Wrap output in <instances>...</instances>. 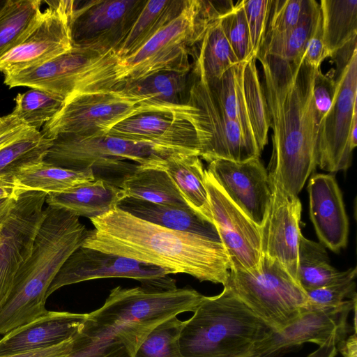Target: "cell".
Instances as JSON below:
<instances>
[{"instance_id":"cell-1","label":"cell","mask_w":357,"mask_h":357,"mask_svg":"<svg viewBox=\"0 0 357 357\" xmlns=\"http://www.w3.org/2000/svg\"><path fill=\"white\" fill-rule=\"evenodd\" d=\"M272 128L271 181L297 197L317 167L319 121L313 100L317 68L303 58L287 61L259 54Z\"/></svg>"},{"instance_id":"cell-2","label":"cell","mask_w":357,"mask_h":357,"mask_svg":"<svg viewBox=\"0 0 357 357\" xmlns=\"http://www.w3.org/2000/svg\"><path fill=\"white\" fill-rule=\"evenodd\" d=\"M82 247L185 273L201 282L224 285L230 266L222 243L169 229L139 219L117 207L90 219Z\"/></svg>"},{"instance_id":"cell-3","label":"cell","mask_w":357,"mask_h":357,"mask_svg":"<svg viewBox=\"0 0 357 357\" xmlns=\"http://www.w3.org/2000/svg\"><path fill=\"white\" fill-rule=\"evenodd\" d=\"M204 297L190 288L118 286L100 308L86 314L65 357H135L157 326L181 313L194 312Z\"/></svg>"},{"instance_id":"cell-4","label":"cell","mask_w":357,"mask_h":357,"mask_svg":"<svg viewBox=\"0 0 357 357\" xmlns=\"http://www.w3.org/2000/svg\"><path fill=\"white\" fill-rule=\"evenodd\" d=\"M88 229L79 217L47 206L31 252L16 275L11 291L0 307V334L44 315L47 293L68 257L80 248Z\"/></svg>"},{"instance_id":"cell-5","label":"cell","mask_w":357,"mask_h":357,"mask_svg":"<svg viewBox=\"0 0 357 357\" xmlns=\"http://www.w3.org/2000/svg\"><path fill=\"white\" fill-rule=\"evenodd\" d=\"M234 6L231 0H185L174 19L136 52L120 59L115 89L159 72L190 73V58L207 29Z\"/></svg>"},{"instance_id":"cell-6","label":"cell","mask_w":357,"mask_h":357,"mask_svg":"<svg viewBox=\"0 0 357 357\" xmlns=\"http://www.w3.org/2000/svg\"><path fill=\"white\" fill-rule=\"evenodd\" d=\"M276 333L224 287L218 295L204 296L185 320L180 350L183 357H232Z\"/></svg>"},{"instance_id":"cell-7","label":"cell","mask_w":357,"mask_h":357,"mask_svg":"<svg viewBox=\"0 0 357 357\" xmlns=\"http://www.w3.org/2000/svg\"><path fill=\"white\" fill-rule=\"evenodd\" d=\"M120 57L115 50L75 47L40 65L4 75L9 88L26 86L66 99L73 93L115 89Z\"/></svg>"},{"instance_id":"cell-8","label":"cell","mask_w":357,"mask_h":357,"mask_svg":"<svg viewBox=\"0 0 357 357\" xmlns=\"http://www.w3.org/2000/svg\"><path fill=\"white\" fill-rule=\"evenodd\" d=\"M223 286L279 333L298 319L307 302L305 291L282 265L264 255L254 268L229 270Z\"/></svg>"},{"instance_id":"cell-9","label":"cell","mask_w":357,"mask_h":357,"mask_svg":"<svg viewBox=\"0 0 357 357\" xmlns=\"http://www.w3.org/2000/svg\"><path fill=\"white\" fill-rule=\"evenodd\" d=\"M150 112L174 113L189 119L185 112L153 105L113 89L70 95L40 132L52 139L63 135L107 134L119 123Z\"/></svg>"},{"instance_id":"cell-10","label":"cell","mask_w":357,"mask_h":357,"mask_svg":"<svg viewBox=\"0 0 357 357\" xmlns=\"http://www.w3.org/2000/svg\"><path fill=\"white\" fill-rule=\"evenodd\" d=\"M175 151H178L109 134L63 135L53 139L44 160L75 170L120 169L126 165L123 160L134 161L141 167L157 168L167 155Z\"/></svg>"},{"instance_id":"cell-11","label":"cell","mask_w":357,"mask_h":357,"mask_svg":"<svg viewBox=\"0 0 357 357\" xmlns=\"http://www.w3.org/2000/svg\"><path fill=\"white\" fill-rule=\"evenodd\" d=\"M256 61L254 57L238 63L211 81L194 75L205 83L225 113L241 126L248 142L261 153L268 142L271 119Z\"/></svg>"},{"instance_id":"cell-12","label":"cell","mask_w":357,"mask_h":357,"mask_svg":"<svg viewBox=\"0 0 357 357\" xmlns=\"http://www.w3.org/2000/svg\"><path fill=\"white\" fill-rule=\"evenodd\" d=\"M187 104L194 108L190 123L197 134L199 157L208 163L218 159L244 162L259 157L241 126L229 118L205 83L191 71Z\"/></svg>"},{"instance_id":"cell-13","label":"cell","mask_w":357,"mask_h":357,"mask_svg":"<svg viewBox=\"0 0 357 357\" xmlns=\"http://www.w3.org/2000/svg\"><path fill=\"white\" fill-rule=\"evenodd\" d=\"M31 25L7 51L0 55V72L15 73L46 62L73 47L70 20L75 1H45Z\"/></svg>"},{"instance_id":"cell-14","label":"cell","mask_w":357,"mask_h":357,"mask_svg":"<svg viewBox=\"0 0 357 357\" xmlns=\"http://www.w3.org/2000/svg\"><path fill=\"white\" fill-rule=\"evenodd\" d=\"M333 104L319 126L317 166L335 173L351 165L349 134L357 119V51L336 77Z\"/></svg>"},{"instance_id":"cell-15","label":"cell","mask_w":357,"mask_h":357,"mask_svg":"<svg viewBox=\"0 0 357 357\" xmlns=\"http://www.w3.org/2000/svg\"><path fill=\"white\" fill-rule=\"evenodd\" d=\"M165 268L131 259L81 246L63 264L51 283L47 297L66 285L91 280L123 278L139 281L157 290L177 288L176 280Z\"/></svg>"},{"instance_id":"cell-16","label":"cell","mask_w":357,"mask_h":357,"mask_svg":"<svg viewBox=\"0 0 357 357\" xmlns=\"http://www.w3.org/2000/svg\"><path fill=\"white\" fill-rule=\"evenodd\" d=\"M47 194L22 191L1 226L0 307L13 288L17 273L29 258L45 215Z\"/></svg>"},{"instance_id":"cell-17","label":"cell","mask_w":357,"mask_h":357,"mask_svg":"<svg viewBox=\"0 0 357 357\" xmlns=\"http://www.w3.org/2000/svg\"><path fill=\"white\" fill-rule=\"evenodd\" d=\"M146 1L92 0L76 6L70 20L73 46L116 50Z\"/></svg>"},{"instance_id":"cell-18","label":"cell","mask_w":357,"mask_h":357,"mask_svg":"<svg viewBox=\"0 0 357 357\" xmlns=\"http://www.w3.org/2000/svg\"><path fill=\"white\" fill-rule=\"evenodd\" d=\"M204 172L213 222L226 250L230 270L247 271L258 266L262 256L260 228L227 196L206 169Z\"/></svg>"},{"instance_id":"cell-19","label":"cell","mask_w":357,"mask_h":357,"mask_svg":"<svg viewBox=\"0 0 357 357\" xmlns=\"http://www.w3.org/2000/svg\"><path fill=\"white\" fill-rule=\"evenodd\" d=\"M206 170L227 196L261 227L270 206L271 188L259 157L244 162L218 159L209 162Z\"/></svg>"},{"instance_id":"cell-20","label":"cell","mask_w":357,"mask_h":357,"mask_svg":"<svg viewBox=\"0 0 357 357\" xmlns=\"http://www.w3.org/2000/svg\"><path fill=\"white\" fill-rule=\"evenodd\" d=\"M271 199L261 232V252L279 261L298 282L301 203L271 181Z\"/></svg>"},{"instance_id":"cell-21","label":"cell","mask_w":357,"mask_h":357,"mask_svg":"<svg viewBox=\"0 0 357 357\" xmlns=\"http://www.w3.org/2000/svg\"><path fill=\"white\" fill-rule=\"evenodd\" d=\"M109 135L199 156L197 132L189 120L169 112H150L127 119L114 126Z\"/></svg>"},{"instance_id":"cell-22","label":"cell","mask_w":357,"mask_h":357,"mask_svg":"<svg viewBox=\"0 0 357 357\" xmlns=\"http://www.w3.org/2000/svg\"><path fill=\"white\" fill-rule=\"evenodd\" d=\"M356 308V296L326 310L303 312L298 319L280 334L292 348L314 342L318 349L307 357H335L338 346L351 331L349 312Z\"/></svg>"},{"instance_id":"cell-23","label":"cell","mask_w":357,"mask_h":357,"mask_svg":"<svg viewBox=\"0 0 357 357\" xmlns=\"http://www.w3.org/2000/svg\"><path fill=\"white\" fill-rule=\"evenodd\" d=\"M307 191L310 219L321 243L333 252H339L347 244L349 220L335 176L312 175Z\"/></svg>"},{"instance_id":"cell-24","label":"cell","mask_w":357,"mask_h":357,"mask_svg":"<svg viewBox=\"0 0 357 357\" xmlns=\"http://www.w3.org/2000/svg\"><path fill=\"white\" fill-rule=\"evenodd\" d=\"M86 314L48 311L36 319L5 334L0 340V357L57 345L73 338Z\"/></svg>"},{"instance_id":"cell-25","label":"cell","mask_w":357,"mask_h":357,"mask_svg":"<svg viewBox=\"0 0 357 357\" xmlns=\"http://www.w3.org/2000/svg\"><path fill=\"white\" fill-rule=\"evenodd\" d=\"M125 197L124 190L119 185L98 178L61 192L48 194L45 203L91 219L114 209Z\"/></svg>"},{"instance_id":"cell-26","label":"cell","mask_w":357,"mask_h":357,"mask_svg":"<svg viewBox=\"0 0 357 357\" xmlns=\"http://www.w3.org/2000/svg\"><path fill=\"white\" fill-rule=\"evenodd\" d=\"M117 208L151 223L222 243L214 223L191 208L158 204L128 197L122 199Z\"/></svg>"},{"instance_id":"cell-27","label":"cell","mask_w":357,"mask_h":357,"mask_svg":"<svg viewBox=\"0 0 357 357\" xmlns=\"http://www.w3.org/2000/svg\"><path fill=\"white\" fill-rule=\"evenodd\" d=\"M157 168L169 174L192 210L213 222L205 184V169L199 155L175 151L167 155Z\"/></svg>"},{"instance_id":"cell-28","label":"cell","mask_w":357,"mask_h":357,"mask_svg":"<svg viewBox=\"0 0 357 357\" xmlns=\"http://www.w3.org/2000/svg\"><path fill=\"white\" fill-rule=\"evenodd\" d=\"M189 74L172 71L159 72L125 83L115 89L153 105L191 113L193 107L187 104Z\"/></svg>"},{"instance_id":"cell-29","label":"cell","mask_w":357,"mask_h":357,"mask_svg":"<svg viewBox=\"0 0 357 357\" xmlns=\"http://www.w3.org/2000/svg\"><path fill=\"white\" fill-rule=\"evenodd\" d=\"M93 168L75 170L39 160L27 162L13 173V179L21 191L61 192L77 185L96 179Z\"/></svg>"},{"instance_id":"cell-30","label":"cell","mask_w":357,"mask_h":357,"mask_svg":"<svg viewBox=\"0 0 357 357\" xmlns=\"http://www.w3.org/2000/svg\"><path fill=\"white\" fill-rule=\"evenodd\" d=\"M119 186L128 197L190 208L169 174L161 169L137 165L135 169L123 176Z\"/></svg>"},{"instance_id":"cell-31","label":"cell","mask_w":357,"mask_h":357,"mask_svg":"<svg viewBox=\"0 0 357 357\" xmlns=\"http://www.w3.org/2000/svg\"><path fill=\"white\" fill-rule=\"evenodd\" d=\"M185 1H146L136 20L116 50L120 59L142 47L182 10Z\"/></svg>"},{"instance_id":"cell-32","label":"cell","mask_w":357,"mask_h":357,"mask_svg":"<svg viewBox=\"0 0 357 357\" xmlns=\"http://www.w3.org/2000/svg\"><path fill=\"white\" fill-rule=\"evenodd\" d=\"M220 18L208 26L193 57L191 72L206 81L219 79L239 63L226 38Z\"/></svg>"},{"instance_id":"cell-33","label":"cell","mask_w":357,"mask_h":357,"mask_svg":"<svg viewBox=\"0 0 357 357\" xmlns=\"http://www.w3.org/2000/svg\"><path fill=\"white\" fill-rule=\"evenodd\" d=\"M323 40L331 56L357 36V1L321 0L319 2Z\"/></svg>"},{"instance_id":"cell-34","label":"cell","mask_w":357,"mask_h":357,"mask_svg":"<svg viewBox=\"0 0 357 357\" xmlns=\"http://www.w3.org/2000/svg\"><path fill=\"white\" fill-rule=\"evenodd\" d=\"M349 272V269L339 271L333 268L324 246L306 238L301 234L297 280L305 291L336 282L346 277Z\"/></svg>"},{"instance_id":"cell-35","label":"cell","mask_w":357,"mask_h":357,"mask_svg":"<svg viewBox=\"0 0 357 357\" xmlns=\"http://www.w3.org/2000/svg\"><path fill=\"white\" fill-rule=\"evenodd\" d=\"M319 15V5L294 28L266 38L259 54L271 55L287 61L303 58L307 43Z\"/></svg>"},{"instance_id":"cell-36","label":"cell","mask_w":357,"mask_h":357,"mask_svg":"<svg viewBox=\"0 0 357 357\" xmlns=\"http://www.w3.org/2000/svg\"><path fill=\"white\" fill-rule=\"evenodd\" d=\"M65 100L62 97L31 89L16 96L15 105L11 114L29 127L39 130L59 112Z\"/></svg>"},{"instance_id":"cell-37","label":"cell","mask_w":357,"mask_h":357,"mask_svg":"<svg viewBox=\"0 0 357 357\" xmlns=\"http://www.w3.org/2000/svg\"><path fill=\"white\" fill-rule=\"evenodd\" d=\"M40 0H6L0 10V55L12 47L41 10Z\"/></svg>"},{"instance_id":"cell-38","label":"cell","mask_w":357,"mask_h":357,"mask_svg":"<svg viewBox=\"0 0 357 357\" xmlns=\"http://www.w3.org/2000/svg\"><path fill=\"white\" fill-rule=\"evenodd\" d=\"M52 142L39 130L0 149V178L27 162L44 160Z\"/></svg>"},{"instance_id":"cell-39","label":"cell","mask_w":357,"mask_h":357,"mask_svg":"<svg viewBox=\"0 0 357 357\" xmlns=\"http://www.w3.org/2000/svg\"><path fill=\"white\" fill-rule=\"evenodd\" d=\"M185 324L177 316L165 320L149 333L135 357H183L179 340Z\"/></svg>"},{"instance_id":"cell-40","label":"cell","mask_w":357,"mask_h":357,"mask_svg":"<svg viewBox=\"0 0 357 357\" xmlns=\"http://www.w3.org/2000/svg\"><path fill=\"white\" fill-rule=\"evenodd\" d=\"M318 5L315 0H272L265 40L294 28Z\"/></svg>"},{"instance_id":"cell-41","label":"cell","mask_w":357,"mask_h":357,"mask_svg":"<svg viewBox=\"0 0 357 357\" xmlns=\"http://www.w3.org/2000/svg\"><path fill=\"white\" fill-rule=\"evenodd\" d=\"M356 267L349 268V272L343 279L333 284L305 291L307 302L305 311L326 310L341 305L346 300L356 296Z\"/></svg>"},{"instance_id":"cell-42","label":"cell","mask_w":357,"mask_h":357,"mask_svg":"<svg viewBox=\"0 0 357 357\" xmlns=\"http://www.w3.org/2000/svg\"><path fill=\"white\" fill-rule=\"evenodd\" d=\"M221 25L239 63L254 58L249 29L241 1L220 18Z\"/></svg>"},{"instance_id":"cell-43","label":"cell","mask_w":357,"mask_h":357,"mask_svg":"<svg viewBox=\"0 0 357 357\" xmlns=\"http://www.w3.org/2000/svg\"><path fill=\"white\" fill-rule=\"evenodd\" d=\"M241 2L248 22L253 55L257 58L264 43L272 0H243Z\"/></svg>"},{"instance_id":"cell-44","label":"cell","mask_w":357,"mask_h":357,"mask_svg":"<svg viewBox=\"0 0 357 357\" xmlns=\"http://www.w3.org/2000/svg\"><path fill=\"white\" fill-rule=\"evenodd\" d=\"M336 92V80L333 76L324 74L321 68L316 70L313 82V100L319 123L330 109Z\"/></svg>"},{"instance_id":"cell-45","label":"cell","mask_w":357,"mask_h":357,"mask_svg":"<svg viewBox=\"0 0 357 357\" xmlns=\"http://www.w3.org/2000/svg\"><path fill=\"white\" fill-rule=\"evenodd\" d=\"M330 56L323 40L322 21L320 15L314 31L307 43L303 56V61L307 65L319 68L321 63Z\"/></svg>"},{"instance_id":"cell-46","label":"cell","mask_w":357,"mask_h":357,"mask_svg":"<svg viewBox=\"0 0 357 357\" xmlns=\"http://www.w3.org/2000/svg\"><path fill=\"white\" fill-rule=\"evenodd\" d=\"M36 131L39 130L29 127L11 113L4 116L0 121V149Z\"/></svg>"},{"instance_id":"cell-47","label":"cell","mask_w":357,"mask_h":357,"mask_svg":"<svg viewBox=\"0 0 357 357\" xmlns=\"http://www.w3.org/2000/svg\"><path fill=\"white\" fill-rule=\"evenodd\" d=\"M73 337L51 347L21 353L6 357H65L68 355L71 349Z\"/></svg>"},{"instance_id":"cell-48","label":"cell","mask_w":357,"mask_h":357,"mask_svg":"<svg viewBox=\"0 0 357 357\" xmlns=\"http://www.w3.org/2000/svg\"><path fill=\"white\" fill-rule=\"evenodd\" d=\"M21 192L14 183L12 175L0 178V199L16 198Z\"/></svg>"},{"instance_id":"cell-49","label":"cell","mask_w":357,"mask_h":357,"mask_svg":"<svg viewBox=\"0 0 357 357\" xmlns=\"http://www.w3.org/2000/svg\"><path fill=\"white\" fill-rule=\"evenodd\" d=\"M356 332L343 340L338 346L340 351L344 357H357Z\"/></svg>"},{"instance_id":"cell-50","label":"cell","mask_w":357,"mask_h":357,"mask_svg":"<svg viewBox=\"0 0 357 357\" xmlns=\"http://www.w3.org/2000/svg\"><path fill=\"white\" fill-rule=\"evenodd\" d=\"M17 197L0 199V224L7 217L10 211L14 206Z\"/></svg>"},{"instance_id":"cell-51","label":"cell","mask_w":357,"mask_h":357,"mask_svg":"<svg viewBox=\"0 0 357 357\" xmlns=\"http://www.w3.org/2000/svg\"><path fill=\"white\" fill-rule=\"evenodd\" d=\"M232 357H252L248 352H243Z\"/></svg>"},{"instance_id":"cell-52","label":"cell","mask_w":357,"mask_h":357,"mask_svg":"<svg viewBox=\"0 0 357 357\" xmlns=\"http://www.w3.org/2000/svg\"><path fill=\"white\" fill-rule=\"evenodd\" d=\"M6 2V0H0V10L3 8Z\"/></svg>"},{"instance_id":"cell-53","label":"cell","mask_w":357,"mask_h":357,"mask_svg":"<svg viewBox=\"0 0 357 357\" xmlns=\"http://www.w3.org/2000/svg\"><path fill=\"white\" fill-rule=\"evenodd\" d=\"M2 222H1V223H2ZM1 223L0 224V233H1Z\"/></svg>"},{"instance_id":"cell-54","label":"cell","mask_w":357,"mask_h":357,"mask_svg":"<svg viewBox=\"0 0 357 357\" xmlns=\"http://www.w3.org/2000/svg\"><path fill=\"white\" fill-rule=\"evenodd\" d=\"M1 117H0V121H1Z\"/></svg>"}]
</instances>
